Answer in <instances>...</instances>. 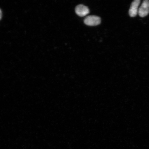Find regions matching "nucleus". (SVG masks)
I'll list each match as a JSON object with an SVG mask.
<instances>
[{
	"instance_id": "nucleus-1",
	"label": "nucleus",
	"mask_w": 149,
	"mask_h": 149,
	"mask_svg": "<svg viewBox=\"0 0 149 149\" xmlns=\"http://www.w3.org/2000/svg\"><path fill=\"white\" fill-rule=\"evenodd\" d=\"M84 22L86 25L89 26L98 25L101 22V19L96 16H89L85 18Z\"/></svg>"
},
{
	"instance_id": "nucleus-2",
	"label": "nucleus",
	"mask_w": 149,
	"mask_h": 149,
	"mask_svg": "<svg viewBox=\"0 0 149 149\" xmlns=\"http://www.w3.org/2000/svg\"><path fill=\"white\" fill-rule=\"evenodd\" d=\"M139 14L141 17H144L149 13V1L145 0L143 1L138 10Z\"/></svg>"
},
{
	"instance_id": "nucleus-3",
	"label": "nucleus",
	"mask_w": 149,
	"mask_h": 149,
	"mask_svg": "<svg viewBox=\"0 0 149 149\" xmlns=\"http://www.w3.org/2000/svg\"><path fill=\"white\" fill-rule=\"evenodd\" d=\"M140 2V0H135L132 2L129 10L130 16L134 17L137 15L138 13V7Z\"/></svg>"
},
{
	"instance_id": "nucleus-4",
	"label": "nucleus",
	"mask_w": 149,
	"mask_h": 149,
	"mask_svg": "<svg viewBox=\"0 0 149 149\" xmlns=\"http://www.w3.org/2000/svg\"><path fill=\"white\" fill-rule=\"evenodd\" d=\"M75 10L76 14L81 17L85 16L89 12L88 7L81 4L77 6Z\"/></svg>"
},
{
	"instance_id": "nucleus-5",
	"label": "nucleus",
	"mask_w": 149,
	"mask_h": 149,
	"mask_svg": "<svg viewBox=\"0 0 149 149\" xmlns=\"http://www.w3.org/2000/svg\"><path fill=\"white\" fill-rule=\"evenodd\" d=\"M2 16V12L1 9H0V20L1 19Z\"/></svg>"
}]
</instances>
